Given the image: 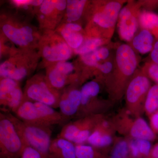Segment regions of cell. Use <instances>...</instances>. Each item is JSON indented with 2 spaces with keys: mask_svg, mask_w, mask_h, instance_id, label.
<instances>
[{
  "mask_svg": "<svg viewBox=\"0 0 158 158\" xmlns=\"http://www.w3.org/2000/svg\"><path fill=\"white\" fill-rule=\"evenodd\" d=\"M113 71L105 80L109 100L113 104L124 97L131 79L137 70L138 56L131 45L122 44L116 48Z\"/></svg>",
  "mask_w": 158,
  "mask_h": 158,
  "instance_id": "obj_1",
  "label": "cell"
},
{
  "mask_svg": "<svg viewBox=\"0 0 158 158\" xmlns=\"http://www.w3.org/2000/svg\"><path fill=\"white\" fill-rule=\"evenodd\" d=\"M27 146L15 122L13 115L0 113V158H20Z\"/></svg>",
  "mask_w": 158,
  "mask_h": 158,
  "instance_id": "obj_2",
  "label": "cell"
},
{
  "mask_svg": "<svg viewBox=\"0 0 158 158\" xmlns=\"http://www.w3.org/2000/svg\"><path fill=\"white\" fill-rule=\"evenodd\" d=\"M109 119L116 133L127 139H143L152 142L157 138L144 118L133 117L126 109L120 110Z\"/></svg>",
  "mask_w": 158,
  "mask_h": 158,
  "instance_id": "obj_3",
  "label": "cell"
},
{
  "mask_svg": "<svg viewBox=\"0 0 158 158\" xmlns=\"http://www.w3.org/2000/svg\"><path fill=\"white\" fill-rule=\"evenodd\" d=\"M149 78L144 72L137 70L128 84L124 94L125 109L133 117L141 116L144 103L150 88Z\"/></svg>",
  "mask_w": 158,
  "mask_h": 158,
  "instance_id": "obj_4",
  "label": "cell"
},
{
  "mask_svg": "<svg viewBox=\"0 0 158 158\" xmlns=\"http://www.w3.org/2000/svg\"><path fill=\"white\" fill-rule=\"evenodd\" d=\"M13 118L27 146L33 148L48 158L52 141V127L27 123L14 115Z\"/></svg>",
  "mask_w": 158,
  "mask_h": 158,
  "instance_id": "obj_5",
  "label": "cell"
},
{
  "mask_svg": "<svg viewBox=\"0 0 158 158\" xmlns=\"http://www.w3.org/2000/svg\"><path fill=\"white\" fill-rule=\"evenodd\" d=\"M101 86L97 81H90L86 83L81 88V102L76 118L93 115H104L110 110L112 102L98 98Z\"/></svg>",
  "mask_w": 158,
  "mask_h": 158,
  "instance_id": "obj_6",
  "label": "cell"
},
{
  "mask_svg": "<svg viewBox=\"0 0 158 158\" xmlns=\"http://www.w3.org/2000/svg\"><path fill=\"white\" fill-rule=\"evenodd\" d=\"M104 115H93L77 118L63 126L58 137L73 142L85 144Z\"/></svg>",
  "mask_w": 158,
  "mask_h": 158,
  "instance_id": "obj_7",
  "label": "cell"
},
{
  "mask_svg": "<svg viewBox=\"0 0 158 158\" xmlns=\"http://www.w3.org/2000/svg\"><path fill=\"white\" fill-rule=\"evenodd\" d=\"M125 2L107 1L94 15L93 22L102 30L103 38L110 40L113 36L119 13Z\"/></svg>",
  "mask_w": 158,
  "mask_h": 158,
  "instance_id": "obj_8",
  "label": "cell"
},
{
  "mask_svg": "<svg viewBox=\"0 0 158 158\" xmlns=\"http://www.w3.org/2000/svg\"><path fill=\"white\" fill-rule=\"evenodd\" d=\"M141 4L129 2L123 7L118 16L117 26L118 34L121 40L132 41L138 31Z\"/></svg>",
  "mask_w": 158,
  "mask_h": 158,
  "instance_id": "obj_9",
  "label": "cell"
},
{
  "mask_svg": "<svg viewBox=\"0 0 158 158\" xmlns=\"http://www.w3.org/2000/svg\"><path fill=\"white\" fill-rule=\"evenodd\" d=\"M45 81L37 80L30 82L27 86L25 98L28 100L41 103L52 107L59 108L60 97Z\"/></svg>",
  "mask_w": 158,
  "mask_h": 158,
  "instance_id": "obj_10",
  "label": "cell"
},
{
  "mask_svg": "<svg viewBox=\"0 0 158 158\" xmlns=\"http://www.w3.org/2000/svg\"><path fill=\"white\" fill-rule=\"evenodd\" d=\"M110 119L105 116L96 126L87 143L94 147L110 152L116 138Z\"/></svg>",
  "mask_w": 158,
  "mask_h": 158,
  "instance_id": "obj_11",
  "label": "cell"
},
{
  "mask_svg": "<svg viewBox=\"0 0 158 158\" xmlns=\"http://www.w3.org/2000/svg\"><path fill=\"white\" fill-rule=\"evenodd\" d=\"M81 89H71L60 97L59 106L60 112L69 119L76 118L81 107Z\"/></svg>",
  "mask_w": 158,
  "mask_h": 158,
  "instance_id": "obj_12",
  "label": "cell"
},
{
  "mask_svg": "<svg viewBox=\"0 0 158 158\" xmlns=\"http://www.w3.org/2000/svg\"><path fill=\"white\" fill-rule=\"evenodd\" d=\"M48 158H77L75 144L58 136L52 140Z\"/></svg>",
  "mask_w": 158,
  "mask_h": 158,
  "instance_id": "obj_13",
  "label": "cell"
},
{
  "mask_svg": "<svg viewBox=\"0 0 158 158\" xmlns=\"http://www.w3.org/2000/svg\"><path fill=\"white\" fill-rule=\"evenodd\" d=\"M15 114L16 117L24 122L51 127L43 121L34 102L31 101L24 98Z\"/></svg>",
  "mask_w": 158,
  "mask_h": 158,
  "instance_id": "obj_14",
  "label": "cell"
},
{
  "mask_svg": "<svg viewBox=\"0 0 158 158\" xmlns=\"http://www.w3.org/2000/svg\"><path fill=\"white\" fill-rule=\"evenodd\" d=\"M34 104L43 121L49 126L55 125L64 126L70 120L50 106L38 102H34Z\"/></svg>",
  "mask_w": 158,
  "mask_h": 158,
  "instance_id": "obj_15",
  "label": "cell"
},
{
  "mask_svg": "<svg viewBox=\"0 0 158 158\" xmlns=\"http://www.w3.org/2000/svg\"><path fill=\"white\" fill-rule=\"evenodd\" d=\"M2 30L5 35L17 45H27L33 41V31L28 26L19 29L9 24H5Z\"/></svg>",
  "mask_w": 158,
  "mask_h": 158,
  "instance_id": "obj_16",
  "label": "cell"
},
{
  "mask_svg": "<svg viewBox=\"0 0 158 158\" xmlns=\"http://www.w3.org/2000/svg\"><path fill=\"white\" fill-rule=\"evenodd\" d=\"M156 38L148 30L142 29L132 40V48L141 54H147L152 50Z\"/></svg>",
  "mask_w": 158,
  "mask_h": 158,
  "instance_id": "obj_17",
  "label": "cell"
},
{
  "mask_svg": "<svg viewBox=\"0 0 158 158\" xmlns=\"http://www.w3.org/2000/svg\"><path fill=\"white\" fill-rule=\"evenodd\" d=\"M72 52L68 45L61 43L53 46H46L43 51V55L47 60L51 62L62 61L70 58Z\"/></svg>",
  "mask_w": 158,
  "mask_h": 158,
  "instance_id": "obj_18",
  "label": "cell"
},
{
  "mask_svg": "<svg viewBox=\"0 0 158 158\" xmlns=\"http://www.w3.org/2000/svg\"><path fill=\"white\" fill-rule=\"evenodd\" d=\"M133 158H148L153 147L151 141L143 139H128Z\"/></svg>",
  "mask_w": 158,
  "mask_h": 158,
  "instance_id": "obj_19",
  "label": "cell"
},
{
  "mask_svg": "<svg viewBox=\"0 0 158 158\" xmlns=\"http://www.w3.org/2000/svg\"><path fill=\"white\" fill-rule=\"evenodd\" d=\"M139 24L142 29L150 31L158 39V15L148 10L141 11L139 16Z\"/></svg>",
  "mask_w": 158,
  "mask_h": 158,
  "instance_id": "obj_20",
  "label": "cell"
},
{
  "mask_svg": "<svg viewBox=\"0 0 158 158\" xmlns=\"http://www.w3.org/2000/svg\"><path fill=\"white\" fill-rule=\"evenodd\" d=\"M110 50L107 47L102 46L96 50L88 54L81 56L83 62L86 65L91 67H96L99 62H104L109 59Z\"/></svg>",
  "mask_w": 158,
  "mask_h": 158,
  "instance_id": "obj_21",
  "label": "cell"
},
{
  "mask_svg": "<svg viewBox=\"0 0 158 158\" xmlns=\"http://www.w3.org/2000/svg\"><path fill=\"white\" fill-rule=\"evenodd\" d=\"M108 158H133L130 152L128 139L117 137L111 147Z\"/></svg>",
  "mask_w": 158,
  "mask_h": 158,
  "instance_id": "obj_22",
  "label": "cell"
},
{
  "mask_svg": "<svg viewBox=\"0 0 158 158\" xmlns=\"http://www.w3.org/2000/svg\"><path fill=\"white\" fill-rule=\"evenodd\" d=\"M77 158H108L109 152L88 144H75Z\"/></svg>",
  "mask_w": 158,
  "mask_h": 158,
  "instance_id": "obj_23",
  "label": "cell"
},
{
  "mask_svg": "<svg viewBox=\"0 0 158 158\" xmlns=\"http://www.w3.org/2000/svg\"><path fill=\"white\" fill-rule=\"evenodd\" d=\"M1 76L3 78H9L15 81H19L27 75V71L25 69L16 68L11 63L8 62L1 64L0 67Z\"/></svg>",
  "mask_w": 158,
  "mask_h": 158,
  "instance_id": "obj_24",
  "label": "cell"
},
{
  "mask_svg": "<svg viewBox=\"0 0 158 158\" xmlns=\"http://www.w3.org/2000/svg\"><path fill=\"white\" fill-rule=\"evenodd\" d=\"M144 113L148 117L158 111V85L151 86L145 98Z\"/></svg>",
  "mask_w": 158,
  "mask_h": 158,
  "instance_id": "obj_25",
  "label": "cell"
},
{
  "mask_svg": "<svg viewBox=\"0 0 158 158\" xmlns=\"http://www.w3.org/2000/svg\"><path fill=\"white\" fill-rule=\"evenodd\" d=\"M109 41V40L98 37L88 38L84 41L78 48L75 49V52L81 56L88 54L96 50Z\"/></svg>",
  "mask_w": 158,
  "mask_h": 158,
  "instance_id": "obj_26",
  "label": "cell"
},
{
  "mask_svg": "<svg viewBox=\"0 0 158 158\" xmlns=\"http://www.w3.org/2000/svg\"><path fill=\"white\" fill-rule=\"evenodd\" d=\"M85 0H69L67 2V15L71 21H76L81 16L85 5Z\"/></svg>",
  "mask_w": 158,
  "mask_h": 158,
  "instance_id": "obj_27",
  "label": "cell"
},
{
  "mask_svg": "<svg viewBox=\"0 0 158 158\" xmlns=\"http://www.w3.org/2000/svg\"><path fill=\"white\" fill-rule=\"evenodd\" d=\"M61 34L67 44L75 49L78 48L84 42L83 35L79 32L72 31L65 27L62 29Z\"/></svg>",
  "mask_w": 158,
  "mask_h": 158,
  "instance_id": "obj_28",
  "label": "cell"
},
{
  "mask_svg": "<svg viewBox=\"0 0 158 158\" xmlns=\"http://www.w3.org/2000/svg\"><path fill=\"white\" fill-rule=\"evenodd\" d=\"M16 81L9 78H3L0 83V102L2 106L9 94L18 87Z\"/></svg>",
  "mask_w": 158,
  "mask_h": 158,
  "instance_id": "obj_29",
  "label": "cell"
},
{
  "mask_svg": "<svg viewBox=\"0 0 158 158\" xmlns=\"http://www.w3.org/2000/svg\"><path fill=\"white\" fill-rule=\"evenodd\" d=\"M49 84L52 88L61 89L65 86L67 81V75L55 68L48 75Z\"/></svg>",
  "mask_w": 158,
  "mask_h": 158,
  "instance_id": "obj_30",
  "label": "cell"
},
{
  "mask_svg": "<svg viewBox=\"0 0 158 158\" xmlns=\"http://www.w3.org/2000/svg\"><path fill=\"white\" fill-rule=\"evenodd\" d=\"M114 66V60H111V59H108L97 65L95 68L97 69L102 74V79L103 81L104 82L106 79L113 71Z\"/></svg>",
  "mask_w": 158,
  "mask_h": 158,
  "instance_id": "obj_31",
  "label": "cell"
},
{
  "mask_svg": "<svg viewBox=\"0 0 158 158\" xmlns=\"http://www.w3.org/2000/svg\"><path fill=\"white\" fill-rule=\"evenodd\" d=\"M142 70L149 79L158 85V65L150 62H146Z\"/></svg>",
  "mask_w": 158,
  "mask_h": 158,
  "instance_id": "obj_32",
  "label": "cell"
},
{
  "mask_svg": "<svg viewBox=\"0 0 158 158\" xmlns=\"http://www.w3.org/2000/svg\"><path fill=\"white\" fill-rule=\"evenodd\" d=\"M20 158H44L37 150L31 146H27L23 151Z\"/></svg>",
  "mask_w": 158,
  "mask_h": 158,
  "instance_id": "obj_33",
  "label": "cell"
},
{
  "mask_svg": "<svg viewBox=\"0 0 158 158\" xmlns=\"http://www.w3.org/2000/svg\"><path fill=\"white\" fill-rule=\"evenodd\" d=\"M55 8H56L55 1L46 0L43 1L41 4L40 10L43 14L47 15L51 13Z\"/></svg>",
  "mask_w": 158,
  "mask_h": 158,
  "instance_id": "obj_34",
  "label": "cell"
},
{
  "mask_svg": "<svg viewBox=\"0 0 158 158\" xmlns=\"http://www.w3.org/2000/svg\"><path fill=\"white\" fill-rule=\"evenodd\" d=\"M56 68L66 75L71 72L73 69V66L72 64L70 62H58Z\"/></svg>",
  "mask_w": 158,
  "mask_h": 158,
  "instance_id": "obj_35",
  "label": "cell"
},
{
  "mask_svg": "<svg viewBox=\"0 0 158 158\" xmlns=\"http://www.w3.org/2000/svg\"><path fill=\"white\" fill-rule=\"evenodd\" d=\"M150 126L154 132L158 135V111L149 116Z\"/></svg>",
  "mask_w": 158,
  "mask_h": 158,
  "instance_id": "obj_36",
  "label": "cell"
},
{
  "mask_svg": "<svg viewBox=\"0 0 158 158\" xmlns=\"http://www.w3.org/2000/svg\"><path fill=\"white\" fill-rule=\"evenodd\" d=\"M149 62L158 65V39L156 40L152 50L150 54Z\"/></svg>",
  "mask_w": 158,
  "mask_h": 158,
  "instance_id": "obj_37",
  "label": "cell"
},
{
  "mask_svg": "<svg viewBox=\"0 0 158 158\" xmlns=\"http://www.w3.org/2000/svg\"><path fill=\"white\" fill-rule=\"evenodd\" d=\"M56 8L60 11L64 10L67 6V3L65 1H55Z\"/></svg>",
  "mask_w": 158,
  "mask_h": 158,
  "instance_id": "obj_38",
  "label": "cell"
},
{
  "mask_svg": "<svg viewBox=\"0 0 158 158\" xmlns=\"http://www.w3.org/2000/svg\"><path fill=\"white\" fill-rule=\"evenodd\" d=\"M148 158H158V143L153 145Z\"/></svg>",
  "mask_w": 158,
  "mask_h": 158,
  "instance_id": "obj_39",
  "label": "cell"
},
{
  "mask_svg": "<svg viewBox=\"0 0 158 158\" xmlns=\"http://www.w3.org/2000/svg\"><path fill=\"white\" fill-rule=\"evenodd\" d=\"M65 27L66 28L69 29L77 32H79L81 30L82 27L81 26L77 24L74 23H68L65 26Z\"/></svg>",
  "mask_w": 158,
  "mask_h": 158,
  "instance_id": "obj_40",
  "label": "cell"
},
{
  "mask_svg": "<svg viewBox=\"0 0 158 158\" xmlns=\"http://www.w3.org/2000/svg\"><path fill=\"white\" fill-rule=\"evenodd\" d=\"M32 1H22V0H16V1H13V2L15 3L17 6H27V5H32Z\"/></svg>",
  "mask_w": 158,
  "mask_h": 158,
  "instance_id": "obj_41",
  "label": "cell"
}]
</instances>
